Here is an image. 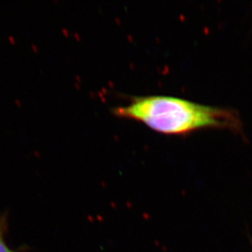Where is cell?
<instances>
[{
  "label": "cell",
  "instance_id": "1",
  "mask_svg": "<svg viewBox=\"0 0 252 252\" xmlns=\"http://www.w3.org/2000/svg\"><path fill=\"white\" fill-rule=\"evenodd\" d=\"M113 113L165 135H186L206 128L241 130V122L234 111L170 96L133 97L128 104L113 109Z\"/></svg>",
  "mask_w": 252,
  "mask_h": 252
},
{
  "label": "cell",
  "instance_id": "2",
  "mask_svg": "<svg viewBox=\"0 0 252 252\" xmlns=\"http://www.w3.org/2000/svg\"><path fill=\"white\" fill-rule=\"evenodd\" d=\"M9 231V215L6 212H0V252H23L26 247H21L17 250L10 248L6 241V235Z\"/></svg>",
  "mask_w": 252,
  "mask_h": 252
},
{
  "label": "cell",
  "instance_id": "3",
  "mask_svg": "<svg viewBox=\"0 0 252 252\" xmlns=\"http://www.w3.org/2000/svg\"><path fill=\"white\" fill-rule=\"evenodd\" d=\"M9 41H11V44H16V39H15V38L13 36H9Z\"/></svg>",
  "mask_w": 252,
  "mask_h": 252
},
{
  "label": "cell",
  "instance_id": "4",
  "mask_svg": "<svg viewBox=\"0 0 252 252\" xmlns=\"http://www.w3.org/2000/svg\"><path fill=\"white\" fill-rule=\"evenodd\" d=\"M15 102H16V103L18 104V107H21V102H20V101L18 100V99H16V100H15Z\"/></svg>",
  "mask_w": 252,
  "mask_h": 252
}]
</instances>
